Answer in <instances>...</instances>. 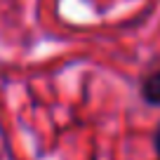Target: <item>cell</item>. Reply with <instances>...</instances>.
<instances>
[{
  "label": "cell",
  "mask_w": 160,
  "mask_h": 160,
  "mask_svg": "<svg viewBox=\"0 0 160 160\" xmlns=\"http://www.w3.org/2000/svg\"><path fill=\"white\" fill-rule=\"evenodd\" d=\"M141 97H144L146 104L160 106V68L153 71V73L141 82Z\"/></svg>",
  "instance_id": "obj_1"
},
{
  "label": "cell",
  "mask_w": 160,
  "mask_h": 160,
  "mask_svg": "<svg viewBox=\"0 0 160 160\" xmlns=\"http://www.w3.org/2000/svg\"><path fill=\"white\" fill-rule=\"evenodd\" d=\"M155 151H158V155H160V127H158V132H155Z\"/></svg>",
  "instance_id": "obj_2"
}]
</instances>
